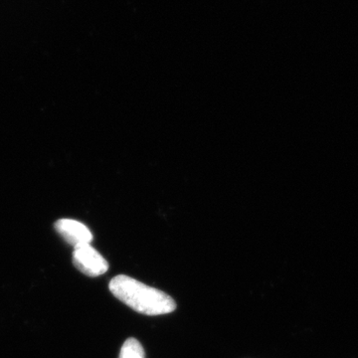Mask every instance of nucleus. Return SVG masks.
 <instances>
[{"label":"nucleus","mask_w":358,"mask_h":358,"mask_svg":"<svg viewBox=\"0 0 358 358\" xmlns=\"http://www.w3.org/2000/svg\"><path fill=\"white\" fill-rule=\"evenodd\" d=\"M55 229L59 235L71 246H83L91 243L93 235L83 223L73 219H60L55 223Z\"/></svg>","instance_id":"3"},{"label":"nucleus","mask_w":358,"mask_h":358,"mask_svg":"<svg viewBox=\"0 0 358 358\" xmlns=\"http://www.w3.org/2000/svg\"><path fill=\"white\" fill-rule=\"evenodd\" d=\"M73 264L80 272L93 278L105 274L109 268L107 260L90 244L74 248Z\"/></svg>","instance_id":"2"},{"label":"nucleus","mask_w":358,"mask_h":358,"mask_svg":"<svg viewBox=\"0 0 358 358\" xmlns=\"http://www.w3.org/2000/svg\"><path fill=\"white\" fill-rule=\"evenodd\" d=\"M109 289L117 300L143 315H166L176 308V301L171 296L129 275L113 278Z\"/></svg>","instance_id":"1"},{"label":"nucleus","mask_w":358,"mask_h":358,"mask_svg":"<svg viewBox=\"0 0 358 358\" xmlns=\"http://www.w3.org/2000/svg\"><path fill=\"white\" fill-rule=\"evenodd\" d=\"M120 358H145V350L138 339L128 338L122 346Z\"/></svg>","instance_id":"4"}]
</instances>
